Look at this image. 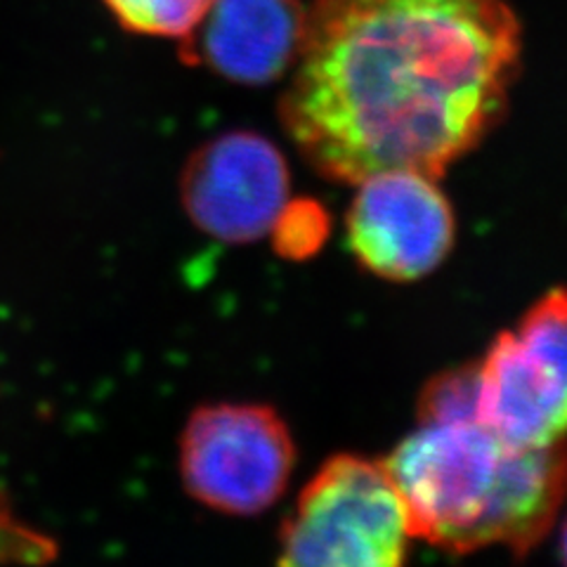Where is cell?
I'll return each instance as SVG.
<instances>
[{
	"label": "cell",
	"mask_w": 567,
	"mask_h": 567,
	"mask_svg": "<svg viewBox=\"0 0 567 567\" xmlns=\"http://www.w3.org/2000/svg\"><path fill=\"white\" fill-rule=\"evenodd\" d=\"M520 55L506 0H315L281 123L329 181L440 177L504 116Z\"/></svg>",
	"instance_id": "cell-1"
},
{
	"label": "cell",
	"mask_w": 567,
	"mask_h": 567,
	"mask_svg": "<svg viewBox=\"0 0 567 567\" xmlns=\"http://www.w3.org/2000/svg\"><path fill=\"white\" fill-rule=\"evenodd\" d=\"M412 537L442 551H527L551 529L565 489V447L518 450L477 419L419 421L388 458Z\"/></svg>",
	"instance_id": "cell-2"
},
{
	"label": "cell",
	"mask_w": 567,
	"mask_h": 567,
	"mask_svg": "<svg viewBox=\"0 0 567 567\" xmlns=\"http://www.w3.org/2000/svg\"><path fill=\"white\" fill-rule=\"evenodd\" d=\"M412 527L383 461L329 458L300 492L279 535V563L303 567H398Z\"/></svg>",
	"instance_id": "cell-3"
},
{
	"label": "cell",
	"mask_w": 567,
	"mask_h": 567,
	"mask_svg": "<svg viewBox=\"0 0 567 567\" xmlns=\"http://www.w3.org/2000/svg\"><path fill=\"white\" fill-rule=\"evenodd\" d=\"M475 419L518 450L563 445L567 402L565 293L548 291L475 362Z\"/></svg>",
	"instance_id": "cell-4"
},
{
	"label": "cell",
	"mask_w": 567,
	"mask_h": 567,
	"mask_svg": "<svg viewBox=\"0 0 567 567\" xmlns=\"http://www.w3.org/2000/svg\"><path fill=\"white\" fill-rule=\"evenodd\" d=\"M296 447L265 404H206L181 437V475L199 504L227 516H256L289 485Z\"/></svg>",
	"instance_id": "cell-5"
},
{
	"label": "cell",
	"mask_w": 567,
	"mask_h": 567,
	"mask_svg": "<svg viewBox=\"0 0 567 567\" xmlns=\"http://www.w3.org/2000/svg\"><path fill=\"white\" fill-rule=\"evenodd\" d=\"M454 210L437 177L381 171L358 183L348 210V239L362 268L388 281L431 275L452 251Z\"/></svg>",
	"instance_id": "cell-6"
},
{
	"label": "cell",
	"mask_w": 567,
	"mask_h": 567,
	"mask_svg": "<svg viewBox=\"0 0 567 567\" xmlns=\"http://www.w3.org/2000/svg\"><path fill=\"white\" fill-rule=\"evenodd\" d=\"M287 158L251 131L208 140L187 158L181 197L202 233L227 244H251L272 233L289 204Z\"/></svg>",
	"instance_id": "cell-7"
},
{
	"label": "cell",
	"mask_w": 567,
	"mask_h": 567,
	"mask_svg": "<svg viewBox=\"0 0 567 567\" xmlns=\"http://www.w3.org/2000/svg\"><path fill=\"white\" fill-rule=\"evenodd\" d=\"M306 17L303 0H216L183 41V58L227 81L272 83L291 71Z\"/></svg>",
	"instance_id": "cell-8"
},
{
	"label": "cell",
	"mask_w": 567,
	"mask_h": 567,
	"mask_svg": "<svg viewBox=\"0 0 567 567\" xmlns=\"http://www.w3.org/2000/svg\"><path fill=\"white\" fill-rule=\"evenodd\" d=\"M216 0H104L114 20L131 33L185 41Z\"/></svg>",
	"instance_id": "cell-9"
},
{
	"label": "cell",
	"mask_w": 567,
	"mask_h": 567,
	"mask_svg": "<svg viewBox=\"0 0 567 567\" xmlns=\"http://www.w3.org/2000/svg\"><path fill=\"white\" fill-rule=\"evenodd\" d=\"M477 371L475 362L435 377L423 388L416 414L419 421H456L475 419Z\"/></svg>",
	"instance_id": "cell-10"
},
{
	"label": "cell",
	"mask_w": 567,
	"mask_h": 567,
	"mask_svg": "<svg viewBox=\"0 0 567 567\" xmlns=\"http://www.w3.org/2000/svg\"><path fill=\"white\" fill-rule=\"evenodd\" d=\"M58 556V544L43 532L27 525L0 485V565H39Z\"/></svg>",
	"instance_id": "cell-11"
},
{
	"label": "cell",
	"mask_w": 567,
	"mask_h": 567,
	"mask_svg": "<svg viewBox=\"0 0 567 567\" xmlns=\"http://www.w3.org/2000/svg\"><path fill=\"white\" fill-rule=\"evenodd\" d=\"M329 223L324 218V210L319 206L308 204H287L281 210L279 220L275 223L272 233L279 251L284 256L306 258L315 248L324 241Z\"/></svg>",
	"instance_id": "cell-12"
}]
</instances>
